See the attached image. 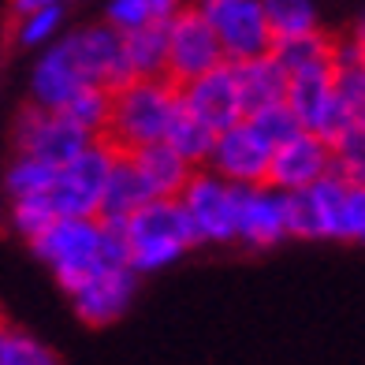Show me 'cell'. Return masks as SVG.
Returning a JSON list of instances; mask_svg holds the SVG:
<instances>
[{
  "label": "cell",
  "instance_id": "35",
  "mask_svg": "<svg viewBox=\"0 0 365 365\" xmlns=\"http://www.w3.org/2000/svg\"><path fill=\"white\" fill-rule=\"evenodd\" d=\"M354 123H358V127H361V130H365V108H361V112H358V115H354Z\"/></svg>",
  "mask_w": 365,
  "mask_h": 365
},
{
  "label": "cell",
  "instance_id": "21",
  "mask_svg": "<svg viewBox=\"0 0 365 365\" xmlns=\"http://www.w3.org/2000/svg\"><path fill=\"white\" fill-rule=\"evenodd\" d=\"M239 86V101H242V115H254L269 105H279L287 97V75L279 71V63L272 56H257L246 63H231Z\"/></svg>",
  "mask_w": 365,
  "mask_h": 365
},
{
  "label": "cell",
  "instance_id": "16",
  "mask_svg": "<svg viewBox=\"0 0 365 365\" xmlns=\"http://www.w3.org/2000/svg\"><path fill=\"white\" fill-rule=\"evenodd\" d=\"M287 239V212L284 194L272 187H246L239 190V217H235V242L246 250H272Z\"/></svg>",
  "mask_w": 365,
  "mask_h": 365
},
{
  "label": "cell",
  "instance_id": "4",
  "mask_svg": "<svg viewBox=\"0 0 365 365\" xmlns=\"http://www.w3.org/2000/svg\"><path fill=\"white\" fill-rule=\"evenodd\" d=\"M115 157L120 153L105 138H97L75 160L56 168L53 190H48V205H53L56 220H97L101 194H105V182H108Z\"/></svg>",
  "mask_w": 365,
  "mask_h": 365
},
{
  "label": "cell",
  "instance_id": "19",
  "mask_svg": "<svg viewBox=\"0 0 365 365\" xmlns=\"http://www.w3.org/2000/svg\"><path fill=\"white\" fill-rule=\"evenodd\" d=\"M153 202V194L142 182L138 168L130 164L127 153L115 157L112 172H108V182H105V194H101V209H97V220L108 224V227H123L142 205Z\"/></svg>",
  "mask_w": 365,
  "mask_h": 365
},
{
  "label": "cell",
  "instance_id": "26",
  "mask_svg": "<svg viewBox=\"0 0 365 365\" xmlns=\"http://www.w3.org/2000/svg\"><path fill=\"white\" fill-rule=\"evenodd\" d=\"M60 115L68 123H75L82 135H90V138H105V130H108V115H112V90L105 86H82L68 105L60 108Z\"/></svg>",
  "mask_w": 365,
  "mask_h": 365
},
{
  "label": "cell",
  "instance_id": "7",
  "mask_svg": "<svg viewBox=\"0 0 365 365\" xmlns=\"http://www.w3.org/2000/svg\"><path fill=\"white\" fill-rule=\"evenodd\" d=\"M284 105L294 112L298 127L309 130V135H317L328 145L336 142L343 130L354 127V115L346 112L343 101L336 97V75H331V63H321V68L291 75Z\"/></svg>",
  "mask_w": 365,
  "mask_h": 365
},
{
  "label": "cell",
  "instance_id": "5",
  "mask_svg": "<svg viewBox=\"0 0 365 365\" xmlns=\"http://www.w3.org/2000/svg\"><path fill=\"white\" fill-rule=\"evenodd\" d=\"M175 202L190 224L194 246H231L235 242L239 187H231V182L217 179L212 172L197 168Z\"/></svg>",
  "mask_w": 365,
  "mask_h": 365
},
{
  "label": "cell",
  "instance_id": "10",
  "mask_svg": "<svg viewBox=\"0 0 365 365\" xmlns=\"http://www.w3.org/2000/svg\"><path fill=\"white\" fill-rule=\"evenodd\" d=\"M269 160H272V149L264 145L250 123H235L217 135V142H212V153H209V164L205 172H212L217 179L231 182V187H264L269 182Z\"/></svg>",
  "mask_w": 365,
  "mask_h": 365
},
{
  "label": "cell",
  "instance_id": "18",
  "mask_svg": "<svg viewBox=\"0 0 365 365\" xmlns=\"http://www.w3.org/2000/svg\"><path fill=\"white\" fill-rule=\"evenodd\" d=\"M68 34V4L60 0H15L8 38L23 53H45Z\"/></svg>",
  "mask_w": 365,
  "mask_h": 365
},
{
  "label": "cell",
  "instance_id": "12",
  "mask_svg": "<svg viewBox=\"0 0 365 365\" xmlns=\"http://www.w3.org/2000/svg\"><path fill=\"white\" fill-rule=\"evenodd\" d=\"M331 175V149L328 142H321L317 135H294L291 142L276 145L272 149V160H269V182L276 194H298V190H309L324 182Z\"/></svg>",
  "mask_w": 365,
  "mask_h": 365
},
{
  "label": "cell",
  "instance_id": "6",
  "mask_svg": "<svg viewBox=\"0 0 365 365\" xmlns=\"http://www.w3.org/2000/svg\"><path fill=\"white\" fill-rule=\"evenodd\" d=\"M90 142H97V138L82 135V130L63 120L60 112L38 108L30 101L11 115V149H15V157H30L38 164H48V168H63V164L75 160Z\"/></svg>",
  "mask_w": 365,
  "mask_h": 365
},
{
  "label": "cell",
  "instance_id": "20",
  "mask_svg": "<svg viewBox=\"0 0 365 365\" xmlns=\"http://www.w3.org/2000/svg\"><path fill=\"white\" fill-rule=\"evenodd\" d=\"M130 164L138 168L142 182L149 187V194H153V202L160 197V202H175V197L182 194V187L190 182L194 168L187 160H179L175 153L164 142L157 145H145V149H135V153H127Z\"/></svg>",
  "mask_w": 365,
  "mask_h": 365
},
{
  "label": "cell",
  "instance_id": "30",
  "mask_svg": "<svg viewBox=\"0 0 365 365\" xmlns=\"http://www.w3.org/2000/svg\"><path fill=\"white\" fill-rule=\"evenodd\" d=\"M328 149H331V175L351 182V187H365V130L354 123Z\"/></svg>",
  "mask_w": 365,
  "mask_h": 365
},
{
  "label": "cell",
  "instance_id": "23",
  "mask_svg": "<svg viewBox=\"0 0 365 365\" xmlns=\"http://www.w3.org/2000/svg\"><path fill=\"white\" fill-rule=\"evenodd\" d=\"M179 11L175 0H108L101 11V23H108L115 34H135V30L172 23V15Z\"/></svg>",
  "mask_w": 365,
  "mask_h": 365
},
{
  "label": "cell",
  "instance_id": "22",
  "mask_svg": "<svg viewBox=\"0 0 365 365\" xmlns=\"http://www.w3.org/2000/svg\"><path fill=\"white\" fill-rule=\"evenodd\" d=\"M123 56L130 78H164L168 68V23L123 34Z\"/></svg>",
  "mask_w": 365,
  "mask_h": 365
},
{
  "label": "cell",
  "instance_id": "11",
  "mask_svg": "<svg viewBox=\"0 0 365 365\" xmlns=\"http://www.w3.org/2000/svg\"><path fill=\"white\" fill-rule=\"evenodd\" d=\"M71 56L78 63V71L86 75V82L93 86H105V90H120L123 82H130L127 71V56H123V38L115 34L108 23H86V26H75L63 34Z\"/></svg>",
  "mask_w": 365,
  "mask_h": 365
},
{
  "label": "cell",
  "instance_id": "13",
  "mask_svg": "<svg viewBox=\"0 0 365 365\" xmlns=\"http://www.w3.org/2000/svg\"><path fill=\"white\" fill-rule=\"evenodd\" d=\"M179 101H182V112H187L190 120L205 123L212 135H220V130H227V127H235V123L246 120L235 75H231V63H220L217 71L187 82V86L179 90Z\"/></svg>",
  "mask_w": 365,
  "mask_h": 365
},
{
  "label": "cell",
  "instance_id": "3",
  "mask_svg": "<svg viewBox=\"0 0 365 365\" xmlns=\"http://www.w3.org/2000/svg\"><path fill=\"white\" fill-rule=\"evenodd\" d=\"M120 231L127 246V269L138 279L172 269L175 261H182L194 250V235L179 202H160L157 197V202L142 205Z\"/></svg>",
  "mask_w": 365,
  "mask_h": 365
},
{
  "label": "cell",
  "instance_id": "2",
  "mask_svg": "<svg viewBox=\"0 0 365 365\" xmlns=\"http://www.w3.org/2000/svg\"><path fill=\"white\" fill-rule=\"evenodd\" d=\"M179 86H172L168 78H130L120 90H112L105 142L115 153H135V149L157 145L179 120Z\"/></svg>",
  "mask_w": 365,
  "mask_h": 365
},
{
  "label": "cell",
  "instance_id": "36",
  "mask_svg": "<svg viewBox=\"0 0 365 365\" xmlns=\"http://www.w3.org/2000/svg\"><path fill=\"white\" fill-rule=\"evenodd\" d=\"M361 75H365V53H361Z\"/></svg>",
  "mask_w": 365,
  "mask_h": 365
},
{
  "label": "cell",
  "instance_id": "14",
  "mask_svg": "<svg viewBox=\"0 0 365 365\" xmlns=\"http://www.w3.org/2000/svg\"><path fill=\"white\" fill-rule=\"evenodd\" d=\"M138 287H142V279L130 269H112V272L93 276L90 284H82L68 298H71V309L82 324L108 328L120 317H127V309L135 306V298H138Z\"/></svg>",
  "mask_w": 365,
  "mask_h": 365
},
{
  "label": "cell",
  "instance_id": "28",
  "mask_svg": "<svg viewBox=\"0 0 365 365\" xmlns=\"http://www.w3.org/2000/svg\"><path fill=\"white\" fill-rule=\"evenodd\" d=\"M212 142H217V135H212V130H209L205 123L190 120L187 112H179V120L172 123V130H168V135H164V145H168V149H172V153H175L179 160H187L194 172H197V168H205V164H209Z\"/></svg>",
  "mask_w": 365,
  "mask_h": 365
},
{
  "label": "cell",
  "instance_id": "25",
  "mask_svg": "<svg viewBox=\"0 0 365 365\" xmlns=\"http://www.w3.org/2000/svg\"><path fill=\"white\" fill-rule=\"evenodd\" d=\"M53 179H56V168L48 164H38L30 157H15L0 168V190H4L8 202H26V197H48L53 190Z\"/></svg>",
  "mask_w": 365,
  "mask_h": 365
},
{
  "label": "cell",
  "instance_id": "24",
  "mask_svg": "<svg viewBox=\"0 0 365 365\" xmlns=\"http://www.w3.org/2000/svg\"><path fill=\"white\" fill-rule=\"evenodd\" d=\"M331 38L328 30H313V34L302 38H287V41H272L269 56L279 63V71L287 78L298 71H309V68H321V63H331Z\"/></svg>",
  "mask_w": 365,
  "mask_h": 365
},
{
  "label": "cell",
  "instance_id": "27",
  "mask_svg": "<svg viewBox=\"0 0 365 365\" xmlns=\"http://www.w3.org/2000/svg\"><path fill=\"white\" fill-rule=\"evenodd\" d=\"M261 4H264L272 41H287V38H302L321 30V15L309 0H261Z\"/></svg>",
  "mask_w": 365,
  "mask_h": 365
},
{
  "label": "cell",
  "instance_id": "1",
  "mask_svg": "<svg viewBox=\"0 0 365 365\" xmlns=\"http://www.w3.org/2000/svg\"><path fill=\"white\" fill-rule=\"evenodd\" d=\"M30 250L53 272L63 294H75L101 272L127 269L123 231L101 220H56L45 235L30 242Z\"/></svg>",
  "mask_w": 365,
  "mask_h": 365
},
{
  "label": "cell",
  "instance_id": "31",
  "mask_svg": "<svg viewBox=\"0 0 365 365\" xmlns=\"http://www.w3.org/2000/svg\"><path fill=\"white\" fill-rule=\"evenodd\" d=\"M56 224V212L48 205V197H26V202H8V227L19 235L26 246L38 235H45Z\"/></svg>",
  "mask_w": 365,
  "mask_h": 365
},
{
  "label": "cell",
  "instance_id": "9",
  "mask_svg": "<svg viewBox=\"0 0 365 365\" xmlns=\"http://www.w3.org/2000/svg\"><path fill=\"white\" fill-rule=\"evenodd\" d=\"M220 63H224V53L217 45V34L205 23L202 8L179 4V11L168 23V68H164V78L182 90L187 82L217 71Z\"/></svg>",
  "mask_w": 365,
  "mask_h": 365
},
{
  "label": "cell",
  "instance_id": "34",
  "mask_svg": "<svg viewBox=\"0 0 365 365\" xmlns=\"http://www.w3.org/2000/svg\"><path fill=\"white\" fill-rule=\"evenodd\" d=\"M346 38H351V41L361 48V53H365V8L354 15V23H351V34H346Z\"/></svg>",
  "mask_w": 365,
  "mask_h": 365
},
{
  "label": "cell",
  "instance_id": "29",
  "mask_svg": "<svg viewBox=\"0 0 365 365\" xmlns=\"http://www.w3.org/2000/svg\"><path fill=\"white\" fill-rule=\"evenodd\" d=\"M0 365H60V358L53 346L30 336L26 328L8 324L0 331Z\"/></svg>",
  "mask_w": 365,
  "mask_h": 365
},
{
  "label": "cell",
  "instance_id": "32",
  "mask_svg": "<svg viewBox=\"0 0 365 365\" xmlns=\"http://www.w3.org/2000/svg\"><path fill=\"white\" fill-rule=\"evenodd\" d=\"M246 123H250V130H254V135H257L264 145H269V149L291 142L294 135H302V127H298L294 112H291L284 101L261 108V112H254V115H246Z\"/></svg>",
  "mask_w": 365,
  "mask_h": 365
},
{
  "label": "cell",
  "instance_id": "17",
  "mask_svg": "<svg viewBox=\"0 0 365 365\" xmlns=\"http://www.w3.org/2000/svg\"><path fill=\"white\" fill-rule=\"evenodd\" d=\"M82 86H90V82L78 71L68 41L60 38L56 45H48L45 53H38L34 68H30V97L26 101L38 105V108H48V112H60Z\"/></svg>",
  "mask_w": 365,
  "mask_h": 365
},
{
  "label": "cell",
  "instance_id": "33",
  "mask_svg": "<svg viewBox=\"0 0 365 365\" xmlns=\"http://www.w3.org/2000/svg\"><path fill=\"white\" fill-rule=\"evenodd\" d=\"M336 242H358L365 246V187H343L339 220H336Z\"/></svg>",
  "mask_w": 365,
  "mask_h": 365
},
{
  "label": "cell",
  "instance_id": "37",
  "mask_svg": "<svg viewBox=\"0 0 365 365\" xmlns=\"http://www.w3.org/2000/svg\"><path fill=\"white\" fill-rule=\"evenodd\" d=\"M4 324H8V321H4V313H0V328H4Z\"/></svg>",
  "mask_w": 365,
  "mask_h": 365
},
{
  "label": "cell",
  "instance_id": "8",
  "mask_svg": "<svg viewBox=\"0 0 365 365\" xmlns=\"http://www.w3.org/2000/svg\"><path fill=\"white\" fill-rule=\"evenodd\" d=\"M197 8H202L209 30L217 34L224 63H246V60L269 56L272 30L269 19H264L261 0H205Z\"/></svg>",
  "mask_w": 365,
  "mask_h": 365
},
{
  "label": "cell",
  "instance_id": "15",
  "mask_svg": "<svg viewBox=\"0 0 365 365\" xmlns=\"http://www.w3.org/2000/svg\"><path fill=\"white\" fill-rule=\"evenodd\" d=\"M346 182L328 175L324 182L298 194H284V212H287V239H336V220H339V202H343Z\"/></svg>",
  "mask_w": 365,
  "mask_h": 365
}]
</instances>
